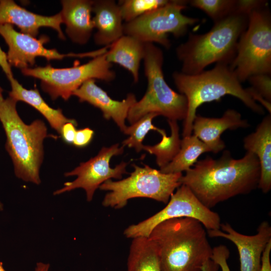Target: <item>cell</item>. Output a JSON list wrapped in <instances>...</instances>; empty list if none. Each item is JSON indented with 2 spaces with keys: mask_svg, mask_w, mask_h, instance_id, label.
<instances>
[{
  "mask_svg": "<svg viewBox=\"0 0 271 271\" xmlns=\"http://www.w3.org/2000/svg\"><path fill=\"white\" fill-rule=\"evenodd\" d=\"M260 168L257 158L247 152L240 159L233 158L228 151L218 159L210 157L197 161L180 179L206 207L234 196L246 194L258 187Z\"/></svg>",
  "mask_w": 271,
  "mask_h": 271,
  "instance_id": "cell-1",
  "label": "cell"
},
{
  "mask_svg": "<svg viewBox=\"0 0 271 271\" xmlns=\"http://www.w3.org/2000/svg\"><path fill=\"white\" fill-rule=\"evenodd\" d=\"M148 237L157 248L162 271H201L212 255L206 229L194 218L164 221Z\"/></svg>",
  "mask_w": 271,
  "mask_h": 271,
  "instance_id": "cell-2",
  "label": "cell"
},
{
  "mask_svg": "<svg viewBox=\"0 0 271 271\" xmlns=\"http://www.w3.org/2000/svg\"><path fill=\"white\" fill-rule=\"evenodd\" d=\"M248 15L237 11L214 23L208 32L190 33L188 40L176 48L181 72L194 75L214 63L229 65L234 58L238 40L248 24Z\"/></svg>",
  "mask_w": 271,
  "mask_h": 271,
  "instance_id": "cell-3",
  "label": "cell"
},
{
  "mask_svg": "<svg viewBox=\"0 0 271 271\" xmlns=\"http://www.w3.org/2000/svg\"><path fill=\"white\" fill-rule=\"evenodd\" d=\"M173 78L179 92L185 95L188 103L187 113L184 120L183 137L192 134L193 123L197 109L202 104L219 101L226 95L240 100L252 111L263 113L262 107L244 88L228 64L217 63L214 67L194 75L175 72Z\"/></svg>",
  "mask_w": 271,
  "mask_h": 271,
  "instance_id": "cell-4",
  "label": "cell"
},
{
  "mask_svg": "<svg viewBox=\"0 0 271 271\" xmlns=\"http://www.w3.org/2000/svg\"><path fill=\"white\" fill-rule=\"evenodd\" d=\"M17 102L10 97L0 98V121L6 135V149L13 162L16 176L38 185L41 182L43 142L50 136L42 120L26 124L17 112Z\"/></svg>",
  "mask_w": 271,
  "mask_h": 271,
  "instance_id": "cell-5",
  "label": "cell"
},
{
  "mask_svg": "<svg viewBox=\"0 0 271 271\" xmlns=\"http://www.w3.org/2000/svg\"><path fill=\"white\" fill-rule=\"evenodd\" d=\"M143 60L147 89L142 99L129 109L128 121L132 124L151 113L163 115L168 120H184L187 113V100L185 95L173 90L165 81L162 51L154 43H146Z\"/></svg>",
  "mask_w": 271,
  "mask_h": 271,
  "instance_id": "cell-6",
  "label": "cell"
},
{
  "mask_svg": "<svg viewBox=\"0 0 271 271\" xmlns=\"http://www.w3.org/2000/svg\"><path fill=\"white\" fill-rule=\"evenodd\" d=\"M134 171L122 180H108L99 187L107 191L102 205L114 209L124 207L132 198H148L167 204L176 189L181 185L182 173H164L148 165H132Z\"/></svg>",
  "mask_w": 271,
  "mask_h": 271,
  "instance_id": "cell-7",
  "label": "cell"
},
{
  "mask_svg": "<svg viewBox=\"0 0 271 271\" xmlns=\"http://www.w3.org/2000/svg\"><path fill=\"white\" fill-rule=\"evenodd\" d=\"M241 83L254 75L271 73V17L266 6L253 10L229 65Z\"/></svg>",
  "mask_w": 271,
  "mask_h": 271,
  "instance_id": "cell-8",
  "label": "cell"
},
{
  "mask_svg": "<svg viewBox=\"0 0 271 271\" xmlns=\"http://www.w3.org/2000/svg\"><path fill=\"white\" fill-rule=\"evenodd\" d=\"M106 53L93 58L85 64L75 63L71 67L56 68L47 65L21 71L24 75L40 79L42 89L52 99L61 97L67 100L89 79L110 82L115 78V73L111 69V64L106 60Z\"/></svg>",
  "mask_w": 271,
  "mask_h": 271,
  "instance_id": "cell-9",
  "label": "cell"
},
{
  "mask_svg": "<svg viewBox=\"0 0 271 271\" xmlns=\"http://www.w3.org/2000/svg\"><path fill=\"white\" fill-rule=\"evenodd\" d=\"M187 3L186 1H170L161 8L123 23V34L169 49L171 46L169 34L176 38L182 37L186 34L189 26L199 21L197 18L182 13Z\"/></svg>",
  "mask_w": 271,
  "mask_h": 271,
  "instance_id": "cell-10",
  "label": "cell"
},
{
  "mask_svg": "<svg viewBox=\"0 0 271 271\" xmlns=\"http://www.w3.org/2000/svg\"><path fill=\"white\" fill-rule=\"evenodd\" d=\"M189 217L200 221L207 230L219 229V214L205 206L186 186L181 185L171 195L166 206L148 218L131 224L124 231L128 238L148 237L159 223L172 219Z\"/></svg>",
  "mask_w": 271,
  "mask_h": 271,
  "instance_id": "cell-11",
  "label": "cell"
},
{
  "mask_svg": "<svg viewBox=\"0 0 271 271\" xmlns=\"http://www.w3.org/2000/svg\"><path fill=\"white\" fill-rule=\"evenodd\" d=\"M0 35L8 46L7 57L9 64L21 70L33 66L38 57L50 61L69 57L94 58L105 52V49L101 48L85 53L61 54L55 49H48L44 47V45L49 41L46 35H42L37 39L17 32L13 26L9 24H0Z\"/></svg>",
  "mask_w": 271,
  "mask_h": 271,
  "instance_id": "cell-12",
  "label": "cell"
},
{
  "mask_svg": "<svg viewBox=\"0 0 271 271\" xmlns=\"http://www.w3.org/2000/svg\"><path fill=\"white\" fill-rule=\"evenodd\" d=\"M123 149L124 147H119L118 144L103 147L96 156L66 173V177L76 176L77 178L72 182L65 183L64 187L55 191L54 195L82 188L85 191L87 200L91 201L95 191L102 183L112 178L120 179L122 174L127 173V163L122 162L113 168L109 166L111 158L122 154Z\"/></svg>",
  "mask_w": 271,
  "mask_h": 271,
  "instance_id": "cell-13",
  "label": "cell"
},
{
  "mask_svg": "<svg viewBox=\"0 0 271 271\" xmlns=\"http://www.w3.org/2000/svg\"><path fill=\"white\" fill-rule=\"evenodd\" d=\"M211 237H221L234 244L238 251L240 271H260L261 257L271 240V226L262 221L254 235H247L236 231L228 223H221L219 229L207 230Z\"/></svg>",
  "mask_w": 271,
  "mask_h": 271,
  "instance_id": "cell-14",
  "label": "cell"
},
{
  "mask_svg": "<svg viewBox=\"0 0 271 271\" xmlns=\"http://www.w3.org/2000/svg\"><path fill=\"white\" fill-rule=\"evenodd\" d=\"M72 95L78 97L80 102H87L100 109L104 118L112 119L125 133L127 127L125 119L129 109L137 101L135 95L129 93L121 101L114 100L96 85L95 79H89L75 90Z\"/></svg>",
  "mask_w": 271,
  "mask_h": 271,
  "instance_id": "cell-15",
  "label": "cell"
},
{
  "mask_svg": "<svg viewBox=\"0 0 271 271\" xmlns=\"http://www.w3.org/2000/svg\"><path fill=\"white\" fill-rule=\"evenodd\" d=\"M62 23L60 13L52 16H45L32 13L13 1H0V24L15 25L23 34L36 38L40 28L49 27L57 31L60 39L65 40L61 28Z\"/></svg>",
  "mask_w": 271,
  "mask_h": 271,
  "instance_id": "cell-16",
  "label": "cell"
},
{
  "mask_svg": "<svg viewBox=\"0 0 271 271\" xmlns=\"http://www.w3.org/2000/svg\"><path fill=\"white\" fill-rule=\"evenodd\" d=\"M249 126L248 121L242 118L237 111L233 109L226 110L221 117H207L195 116L192 126V133L210 149L211 152L218 153L225 147L221 136L227 129H236Z\"/></svg>",
  "mask_w": 271,
  "mask_h": 271,
  "instance_id": "cell-17",
  "label": "cell"
},
{
  "mask_svg": "<svg viewBox=\"0 0 271 271\" xmlns=\"http://www.w3.org/2000/svg\"><path fill=\"white\" fill-rule=\"evenodd\" d=\"M92 12L95 43L104 47L109 46L123 36V23L120 8L112 0L93 1Z\"/></svg>",
  "mask_w": 271,
  "mask_h": 271,
  "instance_id": "cell-18",
  "label": "cell"
},
{
  "mask_svg": "<svg viewBox=\"0 0 271 271\" xmlns=\"http://www.w3.org/2000/svg\"><path fill=\"white\" fill-rule=\"evenodd\" d=\"M93 1L63 0L60 12L66 33L71 40L84 45L90 39L94 29L91 13Z\"/></svg>",
  "mask_w": 271,
  "mask_h": 271,
  "instance_id": "cell-19",
  "label": "cell"
},
{
  "mask_svg": "<svg viewBox=\"0 0 271 271\" xmlns=\"http://www.w3.org/2000/svg\"><path fill=\"white\" fill-rule=\"evenodd\" d=\"M247 152L254 154L258 159L260 174L258 187L267 193L271 189V115L265 116L255 130L243 140Z\"/></svg>",
  "mask_w": 271,
  "mask_h": 271,
  "instance_id": "cell-20",
  "label": "cell"
},
{
  "mask_svg": "<svg viewBox=\"0 0 271 271\" xmlns=\"http://www.w3.org/2000/svg\"><path fill=\"white\" fill-rule=\"evenodd\" d=\"M146 43L130 36L123 35L110 45L106 58L110 63H116L127 70L134 83L139 79V68L145 53Z\"/></svg>",
  "mask_w": 271,
  "mask_h": 271,
  "instance_id": "cell-21",
  "label": "cell"
},
{
  "mask_svg": "<svg viewBox=\"0 0 271 271\" xmlns=\"http://www.w3.org/2000/svg\"><path fill=\"white\" fill-rule=\"evenodd\" d=\"M11 86L9 97L17 101H22L30 105L38 111L47 119L51 126L61 134L63 125L71 122L76 126V121L66 117L61 109H54L50 107L41 96L37 89L25 88L14 77L8 78Z\"/></svg>",
  "mask_w": 271,
  "mask_h": 271,
  "instance_id": "cell-22",
  "label": "cell"
},
{
  "mask_svg": "<svg viewBox=\"0 0 271 271\" xmlns=\"http://www.w3.org/2000/svg\"><path fill=\"white\" fill-rule=\"evenodd\" d=\"M127 271H162L157 248L149 237L132 238Z\"/></svg>",
  "mask_w": 271,
  "mask_h": 271,
  "instance_id": "cell-23",
  "label": "cell"
},
{
  "mask_svg": "<svg viewBox=\"0 0 271 271\" xmlns=\"http://www.w3.org/2000/svg\"><path fill=\"white\" fill-rule=\"evenodd\" d=\"M206 152H211L210 149L195 136L183 137L177 154L160 170L164 173L186 172L195 165L201 154Z\"/></svg>",
  "mask_w": 271,
  "mask_h": 271,
  "instance_id": "cell-24",
  "label": "cell"
},
{
  "mask_svg": "<svg viewBox=\"0 0 271 271\" xmlns=\"http://www.w3.org/2000/svg\"><path fill=\"white\" fill-rule=\"evenodd\" d=\"M177 121L168 120L171 136L162 137L161 141L154 146H145L143 150L156 157V162L160 169L169 164L180 149L181 140Z\"/></svg>",
  "mask_w": 271,
  "mask_h": 271,
  "instance_id": "cell-25",
  "label": "cell"
},
{
  "mask_svg": "<svg viewBox=\"0 0 271 271\" xmlns=\"http://www.w3.org/2000/svg\"><path fill=\"white\" fill-rule=\"evenodd\" d=\"M157 116L159 115L155 113L147 114L130 126H127L125 134L128 135L129 137L122 142V146L133 148L137 152H139L143 150L144 145H143V141L150 130L158 132L162 137L166 136L165 130L155 126L152 123L153 119Z\"/></svg>",
  "mask_w": 271,
  "mask_h": 271,
  "instance_id": "cell-26",
  "label": "cell"
},
{
  "mask_svg": "<svg viewBox=\"0 0 271 271\" xmlns=\"http://www.w3.org/2000/svg\"><path fill=\"white\" fill-rule=\"evenodd\" d=\"M168 0H122L118 5L125 23L167 5Z\"/></svg>",
  "mask_w": 271,
  "mask_h": 271,
  "instance_id": "cell-27",
  "label": "cell"
},
{
  "mask_svg": "<svg viewBox=\"0 0 271 271\" xmlns=\"http://www.w3.org/2000/svg\"><path fill=\"white\" fill-rule=\"evenodd\" d=\"M190 5L205 13L216 23L236 11V1L193 0Z\"/></svg>",
  "mask_w": 271,
  "mask_h": 271,
  "instance_id": "cell-28",
  "label": "cell"
},
{
  "mask_svg": "<svg viewBox=\"0 0 271 271\" xmlns=\"http://www.w3.org/2000/svg\"><path fill=\"white\" fill-rule=\"evenodd\" d=\"M252 87L265 100L271 102L270 74H259L250 77L248 80Z\"/></svg>",
  "mask_w": 271,
  "mask_h": 271,
  "instance_id": "cell-29",
  "label": "cell"
},
{
  "mask_svg": "<svg viewBox=\"0 0 271 271\" xmlns=\"http://www.w3.org/2000/svg\"><path fill=\"white\" fill-rule=\"evenodd\" d=\"M229 254L227 246L220 244L212 248L211 259L219 265L221 271H230L227 263Z\"/></svg>",
  "mask_w": 271,
  "mask_h": 271,
  "instance_id": "cell-30",
  "label": "cell"
},
{
  "mask_svg": "<svg viewBox=\"0 0 271 271\" xmlns=\"http://www.w3.org/2000/svg\"><path fill=\"white\" fill-rule=\"evenodd\" d=\"M93 134V130L88 127L76 130L73 144L77 147H85L91 142Z\"/></svg>",
  "mask_w": 271,
  "mask_h": 271,
  "instance_id": "cell-31",
  "label": "cell"
},
{
  "mask_svg": "<svg viewBox=\"0 0 271 271\" xmlns=\"http://www.w3.org/2000/svg\"><path fill=\"white\" fill-rule=\"evenodd\" d=\"M75 126L76 125L71 122L66 123L63 125L61 135L66 143L73 144L77 130Z\"/></svg>",
  "mask_w": 271,
  "mask_h": 271,
  "instance_id": "cell-32",
  "label": "cell"
},
{
  "mask_svg": "<svg viewBox=\"0 0 271 271\" xmlns=\"http://www.w3.org/2000/svg\"><path fill=\"white\" fill-rule=\"evenodd\" d=\"M271 251V240L267 244L261 257L260 271H271L270 253Z\"/></svg>",
  "mask_w": 271,
  "mask_h": 271,
  "instance_id": "cell-33",
  "label": "cell"
},
{
  "mask_svg": "<svg viewBox=\"0 0 271 271\" xmlns=\"http://www.w3.org/2000/svg\"><path fill=\"white\" fill-rule=\"evenodd\" d=\"M247 91L252 97V98L256 102V101L259 102L261 105L264 106L265 109L269 112V114L271 113V102H268L265 100L262 96L258 94L256 91H255L252 87L246 88Z\"/></svg>",
  "mask_w": 271,
  "mask_h": 271,
  "instance_id": "cell-34",
  "label": "cell"
},
{
  "mask_svg": "<svg viewBox=\"0 0 271 271\" xmlns=\"http://www.w3.org/2000/svg\"><path fill=\"white\" fill-rule=\"evenodd\" d=\"M0 66L8 78L13 77L11 66L8 63L7 54L0 47Z\"/></svg>",
  "mask_w": 271,
  "mask_h": 271,
  "instance_id": "cell-35",
  "label": "cell"
},
{
  "mask_svg": "<svg viewBox=\"0 0 271 271\" xmlns=\"http://www.w3.org/2000/svg\"><path fill=\"white\" fill-rule=\"evenodd\" d=\"M219 266L211 258L203 264L201 271H219Z\"/></svg>",
  "mask_w": 271,
  "mask_h": 271,
  "instance_id": "cell-36",
  "label": "cell"
},
{
  "mask_svg": "<svg viewBox=\"0 0 271 271\" xmlns=\"http://www.w3.org/2000/svg\"><path fill=\"white\" fill-rule=\"evenodd\" d=\"M50 264L43 262H38L34 271H49Z\"/></svg>",
  "mask_w": 271,
  "mask_h": 271,
  "instance_id": "cell-37",
  "label": "cell"
},
{
  "mask_svg": "<svg viewBox=\"0 0 271 271\" xmlns=\"http://www.w3.org/2000/svg\"><path fill=\"white\" fill-rule=\"evenodd\" d=\"M0 271H6L3 267V263L0 261Z\"/></svg>",
  "mask_w": 271,
  "mask_h": 271,
  "instance_id": "cell-38",
  "label": "cell"
},
{
  "mask_svg": "<svg viewBox=\"0 0 271 271\" xmlns=\"http://www.w3.org/2000/svg\"><path fill=\"white\" fill-rule=\"evenodd\" d=\"M3 90L1 88V87L0 86V98L3 97Z\"/></svg>",
  "mask_w": 271,
  "mask_h": 271,
  "instance_id": "cell-39",
  "label": "cell"
},
{
  "mask_svg": "<svg viewBox=\"0 0 271 271\" xmlns=\"http://www.w3.org/2000/svg\"><path fill=\"white\" fill-rule=\"evenodd\" d=\"M3 205L2 203L0 202V211L3 210Z\"/></svg>",
  "mask_w": 271,
  "mask_h": 271,
  "instance_id": "cell-40",
  "label": "cell"
}]
</instances>
